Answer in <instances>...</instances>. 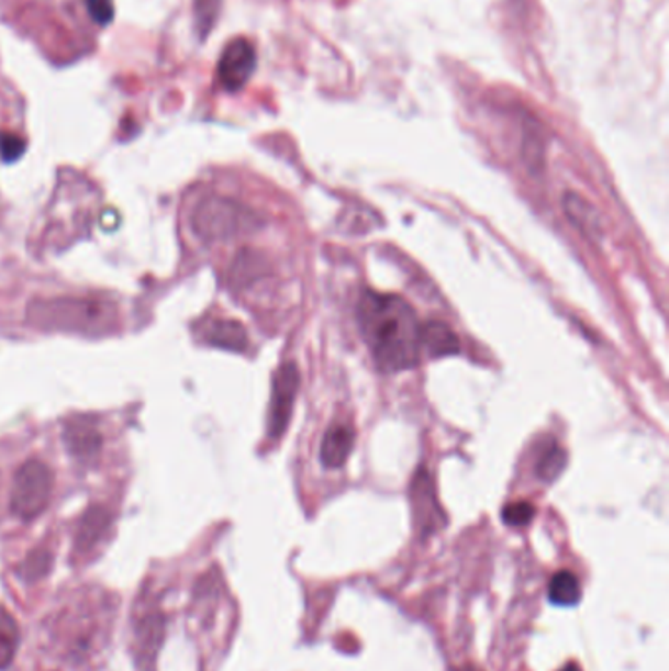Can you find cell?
<instances>
[{
  "instance_id": "6da1fadb",
  "label": "cell",
  "mask_w": 669,
  "mask_h": 671,
  "mask_svg": "<svg viewBox=\"0 0 669 671\" xmlns=\"http://www.w3.org/2000/svg\"><path fill=\"white\" fill-rule=\"evenodd\" d=\"M359 328L377 368L387 373L413 369L421 359V322L397 294L366 291L359 301Z\"/></svg>"
},
{
  "instance_id": "7a4b0ae2",
  "label": "cell",
  "mask_w": 669,
  "mask_h": 671,
  "mask_svg": "<svg viewBox=\"0 0 669 671\" xmlns=\"http://www.w3.org/2000/svg\"><path fill=\"white\" fill-rule=\"evenodd\" d=\"M30 326L40 331L79 332V334H107L119 321L111 303L81 297H52L34 299L26 309Z\"/></svg>"
},
{
  "instance_id": "3957f363",
  "label": "cell",
  "mask_w": 669,
  "mask_h": 671,
  "mask_svg": "<svg viewBox=\"0 0 669 671\" xmlns=\"http://www.w3.org/2000/svg\"><path fill=\"white\" fill-rule=\"evenodd\" d=\"M191 224L204 242H228L256 231L259 219L246 204L214 194L194 206Z\"/></svg>"
},
{
  "instance_id": "277c9868",
  "label": "cell",
  "mask_w": 669,
  "mask_h": 671,
  "mask_svg": "<svg viewBox=\"0 0 669 671\" xmlns=\"http://www.w3.org/2000/svg\"><path fill=\"white\" fill-rule=\"evenodd\" d=\"M54 473L42 461L30 460L19 469L10 495V508L22 521H34L49 505Z\"/></svg>"
},
{
  "instance_id": "5b68a950",
  "label": "cell",
  "mask_w": 669,
  "mask_h": 671,
  "mask_svg": "<svg viewBox=\"0 0 669 671\" xmlns=\"http://www.w3.org/2000/svg\"><path fill=\"white\" fill-rule=\"evenodd\" d=\"M166 615L159 607L140 608L134 620L132 653L140 671H156L157 653L166 638Z\"/></svg>"
},
{
  "instance_id": "8992f818",
  "label": "cell",
  "mask_w": 669,
  "mask_h": 671,
  "mask_svg": "<svg viewBox=\"0 0 669 671\" xmlns=\"http://www.w3.org/2000/svg\"><path fill=\"white\" fill-rule=\"evenodd\" d=\"M299 385H301V376L294 364H283L277 369L271 389V403H269V421H267V433L271 438H279L287 430Z\"/></svg>"
},
{
  "instance_id": "52a82bcc",
  "label": "cell",
  "mask_w": 669,
  "mask_h": 671,
  "mask_svg": "<svg viewBox=\"0 0 669 671\" xmlns=\"http://www.w3.org/2000/svg\"><path fill=\"white\" fill-rule=\"evenodd\" d=\"M256 49L248 40H232L219 61V81L226 91H239L256 71Z\"/></svg>"
},
{
  "instance_id": "ba28073f",
  "label": "cell",
  "mask_w": 669,
  "mask_h": 671,
  "mask_svg": "<svg viewBox=\"0 0 669 671\" xmlns=\"http://www.w3.org/2000/svg\"><path fill=\"white\" fill-rule=\"evenodd\" d=\"M64 441L69 454L81 463H91L101 454L102 434L89 416H77L65 424Z\"/></svg>"
},
{
  "instance_id": "9c48e42d",
  "label": "cell",
  "mask_w": 669,
  "mask_h": 671,
  "mask_svg": "<svg viewBox=\"0 0 669 671\" xmlns=\"http://www.w3.org/2000/svg\"><path fill=\"white\" fill-rule=\"evenodd\" d=\"M411 496H413L414 515H416L422 533H434L436 528L444 526L446 518H444L441 505L436 501L434 485H432V479L426 469L416 471Z\"/></svg>"
},
{
  "instance_id": "30bf717a",
  "label": "cell",
  "mask_w": 669,
  "mask_h": 671,
  "mask_svg": "<svg viewBox=\"0 0 669 671\" xmlns=\"http://www.w3.org/2000/svg\"><path fill=\"white\" fill-rule=\"evenodd\" d=\"M112 515L107 506L92 505L85 511L75 534V553L87 556L91 553L97 544L101 543L104 534L111 528Z\"/></svg>"
},
{
  "instance_id": "8fae6325",
  "label": "cell",
  "mask_w": 669,
  "mask_h": 671,
  "mask_svg": "<svg viewBox=\"0 0 669 671\" xmlns=\"http://www.w3.org/2000/svg\"><path fill=\"white\" fill-rule=\"evenodd\" d=\"M564 212L569 222L578 228L586 238L599 239L603 236V222L595 206L583 199L581 194L568 193L564 197Z\"/></svg>"
},
{
  "instance_id": "7c38bea8",
  "label": "cell",
  "mask_w": 669,
  "mask_h": 671,
  "mask_svg": "<svg viewBox=\"0 0 669 671\" xmlns=\"http://www.w3.org/2000/svg\"><path fill=\"white\" fill-rule=\"evenodd\" d=\"M202 340L230 351L248 350V332L236 321H212L202 332Z\"/></svg>"
},
{
  "instance_id": "4fadbf2b",
  "label": "cell",
  "mask_w": 669,
  "mask_h": 671,
  "mask_svg": "<svg viewBox=\"0 0 669 671\" xmlns=\"http://www.w3.org/2000/svg\"><path fill=\"white\" fill-rule=\"evenodd\" d=\"M354 430L344 424H334L328 428V433L322 440L321 460L322 466L328 469H338L346 463V460L354 448Z\"/></svg>"
},
{
  "instance_id": "5bb4252c",
  "label": "cell",
  "mask_w": 669,
  "mask_h": 671,
  "mask_svg": "<svg viewBox=\"0 0 669 671\" xmlns=\"http://www.w3.org/2000/svg\"><path fill=\"white\" fill-rule=\"evenodd\" d=\"M267 273V261L256 249H242L230 267L228 283L234 291L256 283Z\"/></svg>"
},
{
  "instance_id": "9a60e30c",
  "label": "cell",
  "mask_w": 669,
  "mask_h": 671,
  "mask_svg": "<svg viewBox=\"0 0 669 671\" xmlns=\"http://www.w3.org/2000/svg\"><path fill=\"white\" fill-rule=\"evenodd\" d=\"M421 346L426 348L432 358L454 356L459 350L458 336L444 322H428L422 326Z\"/></svg>"
},
{
  "instance_id": "2e32d148",
  "label": "cell",
  "mask_w": 669,
  "mask_h": 671,
  "mask_svg": "<svg viewBox=\"0 0 669 671\" xmlns=\"http://www.w3.org/2000/svg\"><path fill=\"white\" fill-rule=\"evenodd\" d=\"M550 601L559 607H571L579 603L581 599V585H579L578 575L568 570H561L551 578Z\"/></svg>"
},
{
  "instance_id": "e0dca14e",
  "label": "cell",
  "mask_w": 669,
  "mask_h": 671,
  "mask_svg": "<svg viewBox=\"0 0 669 671\" xmlns=\"http://www.w3.org/2000/svg\"><path fill=\"white\" fill-rule=\"evenodd\" d=\"M20 630L14 616L0 605V671L7 670L14 662L19 650Z\"/></svg>"
},
{
  "instance_id": "ac0fdd59",
  "label": "cell",
  "mask_w": 669,
  "mask_h": 671,
  "mask_svg": "<svg viewBox=\"0 0 669 671\" xmlns=\"http://www.w3.org/2000/svg\"><path fill=\"white\" fill-rule=\"evenodd\" d=\"M566 466H568V454L559 444L550 441V446H546V450L542 451L540 460L536 463V476L542 481L551 483L561 476Z\"/></svg>"
},
{
  "instance_id": "d6986e66",
  "label": "cell",
  "mask_w": 669,
  "mask_h": 671,
  "mask_svg": "<svg viewBox=\"0 0 669 671\" xmlns=\"http://www.w3.org/2000/svg\"><path fill=\"white\" fill-rule=\"evenodd\" d=\"M54 563V556L46 548H37L29 553V558L20 566V578L24 581H40L46 578Z\"/></svg>"
},
{
  "instance_id": "ffe728a7",
  "label": "cell",
  "mask_w": 669,
  "mask_h": 671,
  "mask_svg": "<svg viewBox=\"0 0 669 671\" xmlns=\"http://www.w3.org/2000/svg\"><path fill=\"white\" fill-rule=\"evenodd\" d=\"M221 0H194V26L201 37L211 34L214 22L219 19Z\"/></svg>"
},
{
  "instance_id": "44dd1931",
  "label": "cell",
  "mask_w": 669,
  "mask_h": 671,
  "mask_svg": "<svg viewBox=\"0 0 669 671\" xmlns=\"http://www.w3.org/2000/svg\"><path fill=\"white\" fill-rule=\"evenodd\" d=\"M534 515H536V511H534V506L531 503L519 501V503H511V505L504 506L503 521L506 525L524 526L531 523Z\"/></svg>"
},
{
  "instance_id": "7402d4cb",
  "label": "cell",
  "mask_w": 669,
  "mask_h": 671,
  "mask_svg": "<svg viewBox=\"0 0 669 671\" xmlns=\"http://www.w3.org/2000/svg\"><path fill=\"white\" fill-rule=\"evenodd\" d=\"M26 152V142L16 136V134H10V132H0V157L12 164L16 161L19 157L24 156Z\"/></svg>"
},
{
  "instance_id": "603a6c76",
  "label": "cell",
  "mask_w": 669,
  "mask_h": 671,
  "mask_svg": "<svg viewBox=\"0 0 669 671\" xmlns=\"http://www.w3.org/2000/svg\"><path fill=\"white\" fill-rule=\"evenodd\" d=\"M87 9H89L91 19L101 26L111 24L112 19H114V2L112 0H87Z\"/></svg>"
},
{
  "instance_id": "cb8c5ba5",
  "label": "cell",
  "mask_w": 669,
  "mask_h": 671,
  "mask_svg": "<svg viewBox=\"0 0 669 671\" xmlns=\"http://www.w3.org/2000/svg\"><path fill=\"white\" fill-rule=\"evenodd\" d=\"M559 671H581V668H579L578 663L571 662L568 666H564Z\"/></svg>"
},
{
  "instance_id": "d4e9b609",
  "label": "cell",
  "mask_w": 669,
  "mask_h": 671,
  "mask_svg": "<svg viewBox=\"0 0 669 671\" xmlns=\"http://www.w3.org/2000/svg\"><path fill=\"white\" fill-rule=\"evenodd\" d=\"M459 671H481V670H477V668H473V666H466V668H461V670Z\"/></svg>"
}]
</instances>
